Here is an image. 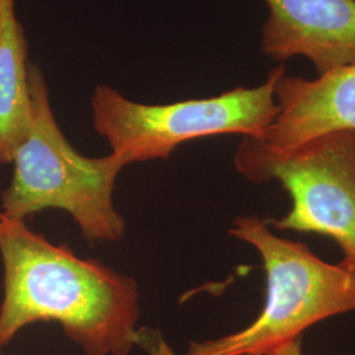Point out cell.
<instances>
[{"label": "cell", "instance_id": "6da1fadb", "mask_svg": "<svg viewBox=\"0 0 355 355\" xmlns=\"http://www.w3.org/2000/svg\"><path fill=\"white\" fill-rule=\"evenodd\" d=\"M0 347L35 322H60L87 355H128L141 343L136 280L54 245L0 212Z\"/></svg>", "mask_w": 355, "mask_h": 355}, {"label": "cell", "instance_id": "3957f363", "mask_svg": "<svg viewBox=\"0 0 355 355\" xmlns=\"http://www.w3.org/2000/svg\"><path fill=\"white\" fill-rule=\"evenodd\" d=\"M229 234L252 245L266 271V304L236 333L191 343L186 355L262 353L302 337L318 321L355 311V272L330 265L302 242L277 236L258 216H240Z\"/></svg>", "mask_w": 355, "mask_h": 355}, {"label": "cell", "instance_id": "52a82bcc", "mask_svg": "<svg viewBox=\"0 0 355 355\" xmlns=\"http://www.w3.org/2000/svg\"><path fill=\"white\" fill-rule=\"evenodd\" d=\"M278 114L259 140L270 152H290L336 130H355V64L315 79L287 76L275 83Z\"/></svg>", "mask_w": 355, "mask_h": 355}, {"label": "cell", "instance_id": "9c48e42d", "mask_svg": "<svg viewBox=\"0 0 355 355\" xmlns=\"http://www.w3.org/2000/svg\"><path fill=\"white\" fill-rule=\"evenodd\" d=\"M242 355H303L302 350V337L291 340L288 343H282L272 349H268L262 353H253V354Z\"/></svg>", "mask_w": 355, "mask_h": 355}, {"label": "cell", "instance_id": "8992f818", "mask_svg": "<svg viewBox=\"0 0 355 355\" xmlns=\"http://www.w3.org/2000/svg\"><path fill=\"white\" fill-rule=\"evenodd\" d=\"M261 51L286 64L305 57L318 76L355 64V0H263Z\"/></svg>", "mask_w": 355, "mask_h": 355}, {"label": "cell", "instance_id": "7a4b0ae2", "mask_svg": "<svg viewBox=\"0 0 355 355\" xmlns=\"http://www.w3.org/2000/svg\"><path fill=\"white\" fill-rule=\"evenodd\" d=\"M31 120L13 154V175L1 192L0 212L24 220L58 208L73 216L89 242H117L125 221L114 205L116 178L125 167L111 153L89 158L66 140L51 111L49 89L37 64H29Z\"/></svg>", "mask_w": 355, "mask_h": 355}, {"label": "cell", "instance_id": "ba28073f", "mask_svg": "<svg viewBox=\"0 0 355 355\" xmlns=\"http://www.w3.org/2000/svg\"><path fill=\"white\" fill-rule=\"evenodd\" d=\"M28 45L13 0H0V162H12L31 120Z\"/></svg>", "mask_w": 355, "mask_h": 355}, {"label": "cell", "instance_id": "277c9868", "mask_svg": "<svg viewBox=\"0 0 355 355\" xmlns=\"http://www.w3.org/2000/svg\"><path fill=\"white\" fill-rule=\"evenodd\" d=\"M284 73L286 64H278L258 87L170 104L132 102L99 85L91 98L94 127L125 166L167 159L180 144L211 136L233 133L263 140L278 114L274 89Z\"/></svg>", "mask_w": 355, "mask_h": 355}, {"label": "cell", "instance_id": "5b68a950", "mask_svg": "<svg viewBox=\"0 0 355 355\" xmlns=\"http://www.w3.org/2000/svg\"><path fill=\"white\" fill-rule=\"evenodd\" d=\"M234 166L248 180H278L290 193L291 209L267 220L270 227L330 237L343 250L340 263L355 272V130L330 132L284 153L242 137Z\"/></svg>", "mask_w": 355, "mask_h": 355}]
</instances>
